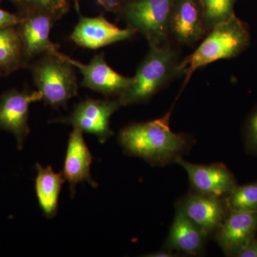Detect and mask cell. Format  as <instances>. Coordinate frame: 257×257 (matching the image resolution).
Instances as JSON below:
<instances>
[{"mask_svg": "<svg viewBox=\"0 0 257 257\" xmlns=\"http://www.w3.org/2000/svg\"><path fill=\"white\" fill-rule=\"evenodd\" d=\"M170 117V111L159 119L133 123L123 128L119 141L124 152L152 165L177 163L189 151L193 140L188 135L172 132Z\"/></svg>", "mask_w": 257, "mask_h": 257, "instance_id": "1", "label": "cell"}, {"mask_svg": "<svg viewBox=\"0 0 257 257\" xmlns=\"http://www.w3.org/2000/svg\"><path fill=\"white\" fill-rule=\"evenodd\" d=\"M128 87L117 96L120 105L145 102L177 77L182 76L179 52L170 41L160 46H149Z\"/></svg>", "mask_w": 257, "mask_h": 257, "instance_id": "2", "label": "cell"}, {"mask_svg": "<svg viewBox=\"0 0 257 257\" xmlns=\"http://www.w3.org/2000/svg\"><path fill=\"white\" fill-rule=\"evenodd\" d=\"M251 42L247 24L234 15L211 28L195 51L182 60L179 65L185 77L184 87L193 73L201 67L220 60L237 57Z\"/></svg>", "mask_w": 257, "mask_h": 257, "instance_id": "3", "label": "cell"}, {"mask_svg": "<svg viewBox=\"0 0 257 257\" xmlns=\"http://www.w3.org/2000/svg\"><path fill=\"white\" fill-rule=\"evenodd\" d=\"M65 55L60 52L44 54L30 66L33 82L48 105L64 106L78 95L75 71Z\"/></svg>", "mask_w": 257, "mask_h": 257, "instance_id": "4", "label": "cell"}, {"mask_svg": "<svg viewBox=\"0 0 257 257\" xmlns=\"http://www.w3.org/2000/svg\"><path fill=\"white\" fill-rule=\"evenodd\" d=\"M176 0H125L119 15L136 33L141 34L149 46L170 41V21Z\"/></svg>", "mask_w": 257, "mask_h": 257, "instance_id": "5", "label": "cell"}, {"mask_svg": "<svg viewBox=\"0 0 257 257\" xmlns=\"http://www.w3.org/2000/svg\"><path fill=\"white\" fill-rule=\"evenodd\" d=\"M120 107L117 99H88L79 103L68 117L56 119L55 121L72 124L83 133L94 135L101 143H104L114 134L109 126L110 118Z\"/></svg>", "mask_w": 257, "mask_h": 257, "instance_id": "6", "label": "cell"}, {"mask_svg": "<svg viewBox=\"0 0 257 257\" xmlns=\"http://www.w3.org/2000/svg\"><path fill=\"white\" fill-rule=\"evenodd\" d=\"M18 15L20 21L16 28L28 62L44 54L59 52L58 45L50 38L51 30L57 22L52 15L41 11L21 12Z\"/></svg>", "mask_w": 257, "mask_h": 257, "instance_id": "7", "label": "cell"}, {"mask_svg": "<svg viewBox=\"0 0 257 257\" xmlns=\"http://www.w3.org/2000/svg\"><path fill=\"white\" fill-rule=\"evenodd\" d=\"M42 100L39 91L33 92H20L10 89L0 95V130L14 135L19 150L30 133L29 109L32 103Z\"/></svg>", "mask_w": 257, "mask_h": 257, "instance_id": "8", "label": "cell"}, {"mask_svg": "<svg viewBox=\"0 0 257 257\" xmlns=\"http://www.w3.org/2000/svg\"><path fill=\"white\" fill-rule=\"evenodd\" d=\"M136 32L132 29L118 28L104 15L88 18L79 15L78 23L69 39L83 48L98 50L116 42L130 40Z\"/></svg>", "mask_w": 257, "mask_h": 257, "instance_id": "9", "label": "cell"}, {"mask_svg": "<svg viewBox=\"0 0 257 257\" xmlns=\"http://www.w3.org/2000/svg\"><path fill=\"white\" fill-rule=\"evenodd\" d=\"M177 206L207 236L215 234L230 211L226 199L196 192L189 193Z\"/></svg>", "mask_w": 257, "mask_h": 257, "instance_id": "10", "label": "cell"}, {"mask_svg": "<svg viewBox=\"0 0 257 257\" xmlns=\"http://www.w3.org/2000/svg\"><path fill=\"white\" fill-rule=\"evenodd\" d=\"M65 58L82 74V85L106 96H119L132 82V77H125L109 67L104 52L94 56L88 64L74 60L65 55Z\"/></svg>", "mask_w": 257, "mask_h": 257, "instance_id": "11", "label": "cell"}, {"mask_svg": "<svg viewBox=\"0 0 257 257\" xmlns=\"http://www.w3.org/2000/svg\"><path fill=\"white\" fill-rule=\"evenodd\" d=\"M177 163L187 172L196 192L226 199L237 186L234 175L224 164L195 165L182 158Z\"/></svg>", "mask_w": 257, "mask_h": 257, "instance_id": "12", "label": "cell"}, {"mask_svg": "<svg viewBox=\"0 0 257 257\" xmlns=\"http://www.w3.org/2000/svg\"><path fill=\"white\" fill-rule=\"evenodd\" d=\"M207 33L199 0H176L170 17V37L181 45H193Z\"/></svg>", "mask_w": 257, "mask_h": 257, "instance_id": "13", "label": "cell"}, {"mask_svg": "<svg viewBox=\"0 0 257 257\" xmlns=\"http://www.w3.org/2000/svg\"><path fill=\"white\" fill-rule=\"evenodd\" d=\"M256 231L257 211H230L215 233V237L225 254L237 256L254 239Z\"/></svg>", "mask_w": 257, "mask_h": 257, "instance_id": "14", "label": "cell"}, {"mask_svg": "<svg viewBox=\"0 0 257 257\" xmlns=\"http://www.w3.org/2000/svg\"><path fill=\"white\" fill-rule=\"evenodd\" d=\"M92 162V156L83 138V132L74 127L69 135L62 172L64 178L70 184L72 195L75 192L76 186L81 182H87L92 187H97V183L91 177Z\"/></svg>", "mask_w": 257, "mask_h": 257, "instance_id": "15", "label": "cell"}, {"mask_svg": "<svg viewBox=\"0 0 257 257\" xmlns=\"http://www.w3.org/2000/svg\"><path fill=\"white\" fill-rule=\"evenodd\" d=\"M207 235L179 207L167 240V249L187 255L199 254L204 249Z\"/></svg>", "mask_w": 257, "mask_h": 257, "instance_id": "16", "label": "cell"}, {"mask_svg": "<svg viewBox=\"0 0 257 257\" xmlns=\"http://www.w3.org/2000/svg\"><path fill=\"white\" fill-rule=\"evenodd\" d=\"M36 167L35 190L39 205L44 214L52 219L57 214L61 189L66 179L63 174L55 173L50 166L44 168L37 164Z\"/></svg>", "mask_w": 257, "mask_h": 257, "instance_id": "17", "label": "cell"}, {"mask_svg": "<svg viewBox=\"0 0 257 257\" xmlns=\"http://www.w3.org/2000/svg\"><path fill=\"white\" fill-rule=\"evenodd\" d=\"M29 62L16 26L0 30V77L8 76Z\"/></svg>", "mask_w": 257, "mask_h": 257, "instance_id": "18", "label": "cell"}, {"mask_svg": "<svg viewBox=\"0 0 257 257\" xmlns=\"http://www.w3.org/2000/svg\"><path fill=\"white\" fill-rule=\"evenodd\" d=\"M207 32L234 14L236 0H199Z\"/></svg>", "mask_w": 257, "mask_h": 257, "instance_id": "19", "label": "cell"}, {"mask_svg": "<svg viewBox=\"0 0 257 257\" xmlns=\"http://www.w3.org/2000/svg\"><path fill=\"white\" fill-rule=\"evenodd\" d=\"M21 12L41 11L60 20L68 13L71 0H10Z\"/></svg>", "mask_w": 257, "mask_h": 257, "instance_id": "20", "label": "cell"}, {"mask_svg": "<svg viewBox=\"0 0 257 257\" xmlns=\"http://www.w3.org/2000/svg\"><path fill=\"white\" fill-rule=\"evenodd\" d=\"M226 201L230 211H257V182L236 186Z\"/></svg>", "mask_w": 257, "mask_h": 257, "instance_id": "21", "label": "cell"}, {"mask_svg": "<svg viewBox=\"0 0 257 257\" xmlns=\"http://www.w3.org/2000/svg\"><path fill=\"white\" fill-rule=\"evenodd\" d=\"M243 137L246 151L257 155V106L248 115L243 126Z\"/></svg>", "mask_w": 257, "mask_h": 257, "instance_id": "22", "label": "cell"}, {"mask_svg": "<svg viewBox=\"0 0 257 257\" xmlns=\"http://www.w3.org/2000/svg\"><path fill=\"white\" fill-rule=\"evenodd\" d=\"M96 4L104 11L113 14L119 15L125 0H95Z\"/></svg>", "mask_w": 257, "mask_h": 257, "instance_id": "23", "label": "cell"}, {"mask_svg": "<svg viewBox=\"0 0 257 257\" xmlns=\"http://www.w3.org/2000/svg\"><path fill=\"white\" fill-rule=\"evenodd\" d=\"M20 21V15L0 9V30L17 26Z\"/></svg>", "mask_w": 257, "mask_h": 257, "instance_id": "24", "label": "cell"}, {"mask_svg": "<svg viewBox=\"0 0 257 257\" xmlns=\"http://www.w3.org/2000/svg\"><path fill=\"white\" fill-rule=\"evenodd\" d=\"M239 257H257V239L254 238L252 241L244 246L238 253Z\"/></svg>", "mask_w": 257, "mask_h": 257, "instance_id": "25", "label": "cell"}, {"mask_svg": "<svg viewBox=\"0 0 257 257\" xmlns=\"http://www.w3.org/2000/svg\"><path fill=\"white\" fill-rule=\"evenodd\" d=\"M147 256L150 257H172L175 256L174 253L172 252V251L167 249L166 251H157V252L150 253V254L147 255Z\"/></svg>", "mask_w": 257, "mask_h": 257, "instance_id": "26", "label": "cell"}, {"mask_svg": "<svg viewBox=\"0 0 257 257\" xmlns=\"http://www.w3.org/2000/svg\"><path fill=\"white\" fill-rule=\"evenodd\" d=\"M3 1V0H0V2Z\"/></svg>", "mask_w": 257, "mask_h": 257, "instance_id": "27", "label": "cell"}]
</instances>
